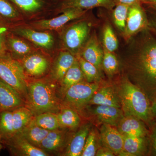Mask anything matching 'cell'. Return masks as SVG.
Masks as SVG:
<instances>
[{
    "mask_svg": "<svg viewBox=\"0 0 156 156\" xmlns=\"http://www.w3.org/2000/svg\"><path fill=\"white\" fill-rule=\"evenodd\" d=\"M117 51L120 73L140 88L151 103L156 97V36L146 29Z\"/></svg>",
    "mask_w": 156,
    "mask_h": 156,
    "instance_id": "obj_1",
    "label": "cell"
},
{
    "mask_svg": "<svg viewBox=\"0 0 156 156\" xmlns=\"http://www.w3.org/2000/svg\"><path fill=\"white\" fill-rule=\"evenodd\" d=\"M116 92L124 116H132L151 126L154 120L151 102L145 93L120 73L112 84Z\"/></svg>",
    "mask_w": 156,
    "mask_h": 156,
    "instance_id": "obj_2",
    "label": "cell"
},
{
    "mask_svg": "<svg viewBox=\"0 0 156 156\" xmlns=\"http://www.w3.org/2000/svg\"><path fill=\"white\" fill-rule=\"evenodd\" d=\"M92 11L72 20L58 33L60 50H67L76 57L79 56L92 31L100 24V20Z\"/></svg>",
    "mask_w": 156,
    "mask_h": 156,
    "instance_id": "obj_3",
    "label": "cell"
},
{
    "mask_svg": "<svg viewBox=\"0 0 156 156\" xmlns=\"http://www.w3.org/2000/svg\"><path fill=\"white\" fill-rule=\"evenodd\" d=\"M30 108L36 113L52 112L58 104L55 93L48 80L35 79L27 84Z\"/></svg>",
    "mask_w": 156,
    "mask_h": 156,
    "instance_id": "obj_4",
    "label": "cell"
},
{
    "mask_svg": "<svg viewBox=\"0 0 156 156\" xmlns=\"http://www.w3.org/2000/svg\"><path fill=\"white\" fill-rule=\"evenodd\" d=\"M10 31L26 39L37 48L53 57L60 50L59 37L56 32L37 30L27 22L10 28Z\"/></svg>",
    "mask_w": 156,
    "mask_h": 156,
    "instance_id": "obj_5",
    "label": "cell"
},
{
    "mask_svg": "<svg viewBox=\"0 0 156 156\" xmlns=\"http://www.w3.org/2000/svg\"><path fill=\"white\" fill-rule=\"evenodd\" d=\"M0 80L21 95L27 91V78L20 63L10 55L0 57Z\"/></svg>",
    "mask_w": 156,
    "mask_h": 156,
    "instance_id": "obj_6",
    "label": "cell"
},
{
    "mask_svg": "<svg viewBox=\"0 0 156 156\" xmlns=\"http://www.w3.org/2000/svg\"><path fill=\"white\" fill-rule=\"evenodd\" d=\"M27 22L52 17L54 0H9Z\"/></svg>",
    "mask_w": 156,
    "mask_h": 156,
    "instance_id": "obj_7",
    "label": "cell"
},
{
    "mask_svg": "<svg viewBox=\"0 0 156 156\" xmlns=\"http://www.w3.org/2000/svg\"><path fill=\"white\" fill-rule=\"evenodd\" d=\"M89 11L76 8L69 9L55 17L27 23L37 30L53 31L58 33L68 23L83 16Z\"/></svg>",
    "mask_w": 156,
    "mask_h": 156,
    "instance_id": "obj_8",
    "label": "cell"
},
{
    "mask_svg": "<svg viewBox=\"0 0 156 156\" xmlns=\"http://www.w3.org/2000/svg\"><path fill=\"white\" fill-rule=\"evenodd\" d=\"M53 56L42 50L35 52L18 62L22 66L27 77L38 79L50 71Z\"/></svg>",
    "mask_w": 156,
    "mask_h": 156,
    "instance_id": "obj_9",
    "label": "cell"
},
{
    "mask_svg": "<svg viewBox=\"0 0 156 156\" xmlns=\"http://www.w3.org/2000/svg\"><path fill=\"white\" fill-rule=\"evenodd\" d=\"M147 28H148L147 14L142 3L138 2L129 6L126 28L122 36L125 43Z\"/></svg>",
    "mask_w": 156,
    "mask_h": 156,
    "instance_id": "obj_10",
    "label": "cell"
},
{
    "mask_svg": "<svg viewBox=\"0 0 156 156\" xmlns=\"http://www.w3.org/2000/svg\"><path fill=\"white\" fill-rule=\"evenodd\" d=\"M100 83L86 80L73 85L66 91L65 100L70 105L79 108L89 103L100 87Z\"/></svg>",
    "mask_w": 156,
    "mask_h": 156,
    "instance_id": "obj_11",
    "label": "cell"
},
{
    "mask_svg": "<svg viewBox=\"0 0 156 156\" xmlns=\"http://www.w3.org/2000/svg\"><path fill=\"white\" fill-rule=\"evenodd\" d=\"M115 7L114 0H58L55 1L52 17L59 15L69 9L90 10L95 8H102L110 11Z\"/></svg>",
    "mask_w": 156,
    "mask_h": 156,
    "instance_id": "obj_12",
    "label": "cell"
},
{
    "mask_svg": "<svg viewBox=\"0 0 156 156\" xmlns=\"http://www.w3.org/2000/svg\"><path fill=\"white\" fill-rule=\"evenodd\" d=\"M103 55V46L98 35L96 29H95L78 56L94 65L103 76L102 62Z\"/></svg>",
    "mask_w": 156,
    "mask_h": 156,
    "instance_id": "obj_13",
    "label": "cell"
},
{
    "mask_svg": "<svg viewBox=\"0 0 156 156\" xmlns=\"http://www.w3.org/2000/svg\"><path fill=\"white\" fill-rule=\"evenodd\" d=\"M6 47L8 54L17 61L40 50L26 39L10 31L6 37Z\"/></svg>",
    "mask_w": 156,
    "mask_h": 156,
    "instance_id": "obj_14",
    "label": "cell"
},
{
    "mask_svg": "<svg viewBox=\"0 0 156 156\" xmlns=\"http://www.w3.org/2000/svg\"><path fill=\"white\" fill-rule=\"evenodd\" d=\"M76 58V56L67 50L61 49L58 50L53 56L49 72L50 80L60 83Z\"/></svg>",
    "mask_w": 156,
    "mask_h": 156,
    "instance_id": "obj_15",
    "label": "cell"
},
{
    "mask_svg": "<svg viewBox=\"0 0 156 156\" xmlns=\"http://www.w3.org/2000/svg\"><path fill=\"white\" fill-rule=\"evenodd\" d=\"M5 140L6 144L13 154L27 156H46L48 154L35 146L18 134Z\"/></svg>",
    "mask_w": 156,
    "mask_h": 156,
    "instance_id": "obj_16",
    "label": "cell"
},
{
    "mask_svg": "<svg viewBox=\"0 0 156 156\" xmlns=\"http://www.w3.org/2000/svg\"><path fill=\"white\" fill-rule=\"evenodd\" d=\"M100 137L104 146L114 153L119 155L123 150L124 136L114 126L103 124L100 129Z\"/></svg>",
    "mask_w": 156,
    "mask_h": 156,
    "instance_id": "obj_17",
    "label": "cell"
},
{
    "mask_svg": "<svg viewBox=\"0 0 156 156\" xmlns=\"http://www.w3.org/2000/svg\"><path fill=\"white\" fill-rule=\"evenodd\" d=\"M22 95L9 85L0 80V112L12 111L23 106Z\"/></svg>",
    "mask_w": 156,
    "mask_h": 156,
    "instance_id": "obj_18",
    "label": "cell"
},
{
    "mask_svg": "<svg viewBox=\"0 0 156 156\" xmlns=\"http://www.w3.org/2000/svg\"><path fill=\"white\" fill-rule=\"evenodd\" d=\"M117 127L124 136H146L149 133L144 122L132 116H124Z\"/></svg>",
    "mask_w": 156,
    "mask_h": 156,
    "instance_id": "obj_19",
    "label": "cell"
},
{
    "mask_svg": "<svg viewBox=\"0 0 156 156\" xmlns=\"http://www.w3.org/2000/svg\"><path fill=\"white\" fill-rule=\"evenodd\" d=\"M91 112L98 120L103 124L117 127L124 116L122 108L115 107L93 105Z\"/></svg>",
    "mask_w": 156,
    "mask_h": 156,
    "instance_id": "obj_20",
    "label": "cell"
},
{
    "mask_svg": "<svg viewBox=\"0 0 156 156\" xmlns=\"http://www.w3.org/2000/svg\"><path fill=\"white\" fill-rule=\"evenodd\" d=\"M149 139L147 136H124L122 151L119 155H144L149 151Z\"/></svg>",
    "mask_w": 156,
    "mask_h": 156,
    "instance_id": "obj_21",
    "label": "cell"
},
{
    "mask_svg": "<svg viewBox=\"0 0 156 156\" xmlns=\"http://www.w3.org/2000/svg\"><path fill=\"white\" fill-rule=\"evenodd\" d=\"M88 104L121 108L119 98L112 84L99 87Z\"/></svg>",
    "mask_w": 156,
    "mask_h": 156,
    "instance_id": "obj_22",
    "label": "cell"
},
{
    "mask_svg": "<svg viewBox=\"0 0 156 156\" xmlns=\"http://www.w3.org/2000/svg\"><path fill=\"white\" fill-rule=\"evenodd\" d=\"M0 19L10 29L27 22L9 0H0Z\"/></svg>",
    "mask_w": 156,
    "mask_h": 156,
    "instance_id": "obj_23",
    "label": "cell"
},
{
    "mask_svg": "<svg viewBox=\"0 0 156 156\" xmlns=\"http://www.w3.org/2000/svg\"><path fill=\"white\" fill-rule=\"evenodd\" d=\"M103 23L101 30V39L99 38L105 50L109 52L116 53L119 48V43L112 25L111 20L102 14Z\"/></svg>",
    "mask_w": 156,
    "mask_h": 156,
    "instance_id": "obj_24",
    "label": "cell"
},
{
    "mask_svg": "<svg viewBox=\"0 0 156 156\" xmlns=\"http://www.w3.org/2000/svg\"><path fill=\"white\" fill-rule=\"evenodd\" d=\"M90 124L82 126L71 140L66 151L65 155L81 156L87 136L90 131Z\"/></svg>",
    "mask_w": 156,
    "mask_h": 156,
    "instance_id": "obj_25",
    "label": "cell"
},
{
    "mask_svg": "<svg viewBox=\"0 0 156 156\" xmlns=\"http://www.w3.org/2000/svg\"><path fill=\"white\" fill-rule=\"evenodd\" d=\"M49 131L37 126L32 120L28 126L17 134L33 145L40 147L41 143L48 135Z\"/></svg>",
    "mask_w": 156,
    "mask_h": 156,
    "instance_id": "obj_26",
    "label": "cell"
},
{
    "mask_svg": "<svg viewBox=\"0 0 156 156\" xmlns=\"http://www.w3.org/2000/svg\"><path fill=\"white\" fill-rule=\"evenodd\" d=\"M12 111L13 129L15 134L22 131L33 120V114L30 110L23 106Z\"/></svg>",
    "mask_w": 156,
    "mask_h": 156,
    "instance_id": "obj_27",
    "label": "cell"
},
{
    "mask_svg": "<svg viewBox=\"0 0 156 156\" xmlns=\"http://www.w3.org/2000/svg\"><path fill=\"white\" fill-rule=\"evenodd\" d=\"M85 80L83 74L80 67L77 58L65 74L60 83L64 91L74 84Z\"/></svg>",
    "mask_w": 156,
    "mask_h": 156,
    "instance_id": "obj_28",
    "label": "cell"
},
{
    "mask_svg": "<svg viewBox=\"0 0 156 156\" xmlns=\"http://www.w3.org/2000/svg\"><path fill=\"white\" fill-rule=\"evenodd\" d=\"M129 7L127 5H118L115 6L111 11H109L112 14V20L114 27L121 37L126 28Z\"/></svg>",
    "mask_w": 156,
    "mask_h": 156,
    "instance_id": "obj_29",
    "label": "cell"
},
{
    "mask_svg": "<svg viewBox=\"0 0 156 156\" xmlns=\"http://www.w3.org/2000/svg\"><path fill=\"white\" fill-rule=\"evenodd\" d=\"M102 67L103 71L110 79L119 74L120 73V63L116 53L104 49Z\"/></svg>",
    "mask_w": 156,
    "mask_h": 156,
    "instance_id": "obj_30",
    "label": "cell"
},
{
    "mask_svg": "<svg viewBox=\"0 0 156 156\" xmlns=\"http://www.w3.org/2000/svg\"><path fill=\"white\" fill-rule=\"evenodd\" d=\"M65 133L58 129L49 131L41 143L40 147L48 151H56L63 144Z\"/></svg>",
    "mask_w": 156,
    "mask_h": 156,
    "instance_id": "obj_31",
    "label": "cell"
},
{
    "mask_svg": "<svg viewBox=\"0 0 156 156\" xmlns=\"http://www.w3.org/2000/svg\"><path fill=\"white\" fill-rule=\"evenodd\" d=\"M80 67L83 74L85 80L89 83H100L103 76L94 65L87 61L80 56H77Z\"/></svg>",
    "mask_w": 156,
    "mask_h": 156,
    "instance_id": "obj_32",
    "label": "cell"
},
{
    "mask_svg": "<svg viewBox=\"0 0 156 156\" xmlns=\"http://www.w3.org/2000/svg\"><path fill=\"white\" fill-rule=\"evenodd\" d=\"M60 126L68 128L77 127L80 123V119L76 112L69 108L62 109L57 115Z\"/></svg>",
    "mask_w": 156,
    "mask_h": 156,
    "instance_id": "obj_33",
    "label": "cell"
},
{
    "mask_svg": "<svg viewBox=\"0 0 156 156\" xmlns=\"http://www.w3.org/2000/svg\"><path fill=\"white\" fill-rule=\"evenodd\" d=\"M33 121L37 126L49 131L56 130L60 127L57 115L52 112L40 114Z\"/></svg>",
    "mask_w": 156,
    "mask_h": 156,
    "instance_id": "obj_34",
    "label": "cell"
},
{
    "mask_svg": "<svg viewBox=\"0 0 156 156\" xmlns=\"http://www.w3.org/2000/svg\"><path fill=\"white\" fill-rule=\"evenodd\" d=\"M0 134L5 139L14 135L12 111H4L0 112Z\"/></svg>",
    "mask_w": 156,
    "mask_h": 156,
    "instance_id": "obj_35",
    "label": "cell"
},
{
    "mask_svg": "<svg viewBox=\"0 0 156 156\" xmlns=\"http://www.w3.org/2000/svg\"><path fill=\"white\" fill-rule=\"evenodd\" d=\"M96 136L95 131H89L85 142L82 156H94L97 152Z\"/></svg>",
    "mask_w": 156,
    "mask_h": 156,
    "instance_id": "obj_36",
    "label": "cell"
},
{
    "mask_svg": "<svg viewBox=\"0 0 156 156\" xmlns=\"http://www.w3.org/2000/svg\"><path fill=\"white\" fill-rule=\"evenodd\" d=\"M10 28L0 19V57L9 55L6 47V39Z\"/></svg>",
    "mask_w": 156,
    "mask_h": 156,
    "instance_id": "obj_37",
    "label": "cell"
},
{
    "mask_svg": "<svg viewBox=\"0 0 156 156\" xmlns=\"http://www.w3.org/2000/svg\"><path fill=\"white\" fill-rule=\"evenodd\" d=\"M143 6L147 14L149 29L156 36V10Z\"/></svg>",
    "mask_w": 156,
    "mask_h": 156,
    "instance_id": "obj_38",
    "label": "cell"
},
{
    "mask_svg": "<svg viewBox=\"0 0 156 156\" xmlns=\"http://www.w3.org/2000/svg\"><path fill=\"white\" fill-rule=\"evenodd\" d=\"M152 126L153 127L149 139V151L152 155L156 156V124Z\"/></svg>",
    "mask_w": 156,
    "mask_h": 156,
    "instance_id": "obj_39",
    "label": "cell"
},
{
    "mask_svg": "<svg viewBox=\"0 0 156 156\" xmlns=\"http://www.w3.org/2000/svg\"><path fill=\"white\" fill-rule=\"evenodd\" d=\"M115 154L108 148L104 146L98 149L96 152L95 156H114Z\"/></svg>",
    "mask_w": 156,
    "mask_h": 156,
    "instance_id": "obj_40",
    "label": "cell"
},
{
    "mask_svg": "<svg viewBox=\"0 0 156 156\" xmlns=\"http://www.w3.org/2000/svg\"><path fill=\"white\" fill-rule=\"evenodd\" d=\"M115 6L118 5H131L134 3L140 2L141 0H114Z\"/></svg>",
    "mask_w": 156,
    "mask_h": 156,
    "instance_id": "obj_41",
    "label": "cell"
},
{
    "mask_svg": "<svg viewBox=\"0 0 156 156\" xmlns=\"http://www.w3.org/2000/svg\"><path fill=\"white\" fill-rule=\"evenodd\" d=\"M143 5L156 10V0H141Z\"/></svg>",
    "mask_w": 156,
    "mask_h": 156,
    "instance_id": "obj_42",
    "label": "cell"
},
{
    "mask_svg": "<svg viewBox=\"0 0 156 156\" xmlns=\"http://www.w3.org/2000/svg\"><path fill=\"white\" fill-rule=\"evenodd\" d=\"M151 113L154 121L156 120V98L151 103Z\"/></svg>",
    "mask_w": 156,
    "mask_h": 156,
    "instance_id": "obj_43",
    "label": "cell"
},
{
    "mask_svg": "<svg viewBox=\"0 0 156 156\" xmlns=\"http://www.w3.org/2000/svg\"><path fill=\"white\" fill-rule=\"evenodd\" d=\"M2 136H1V134H0V150H1V149H2V146L1 145V138H2Z\"/></svg>",
    "mask_w": 156,
    "mask_h": 156,
    "instance_id": "obj_44",
    "label": "cell"
},
{
    "mask_svg": "<svg viewBox=\"0 0 156 156\" xmlns=\"http://www.w3.org/2000/svg\"><path fill=\"white\" fill-rule=\"evenodd\" d=\"M54 1H58V0H54Z\"/></svg>",
    "mask_w": 156,
    "mask_h": 156,
    "instance_id": "obj_45",
    "label": "cell"
},
{
    "mask_svg": "<svg viewBox=\"0 0 156 156\" xmlns=\"http://www.w3.org/2000/svg\"></svg>",
    "mask_w": 156,
    "mask_h": 156,
    "instance_id": "obj_46",
    "label": "cell"
}]
</instances>
